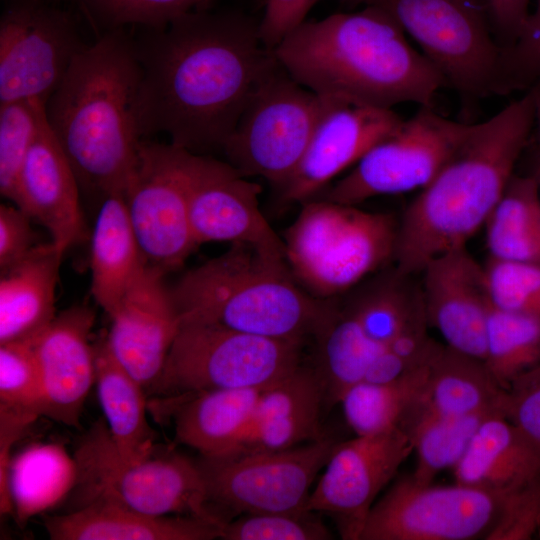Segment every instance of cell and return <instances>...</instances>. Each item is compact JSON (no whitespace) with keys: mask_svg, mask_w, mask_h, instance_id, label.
<instances>
[{"mask_svg":"<svg viewBox=\"0 0 540 540\" xmlns=\"http://www.w3.org/2000/svg\"><path fill=\"white\" fill-rule=\"evenodd\" d=\"M429 371L428 390L421 407L443 416L500 413L503 389L484 361L446 344H437L429 360Z\"/></svg>","mask_w":540,"mask_h":540,"instance_id":"obj_31","label":"cell"},{"mask_svg":"<svg viewBox=\"0 0 540 540\" xmlns=\"http://www.w3.org/2000/svg\"><path fill=\"white\" fill-rule=\"evenodd\" d=\"M302 342L181 321L153 397L269 386L301 365Z\"/></svg>","mask_w":540,"mask_h":540,"instance_id":"obj_9","label":"cell"},{"mask_svg":"<svg viewBox=\"0 0 540 540\" xmlns=\"http://www.w3.org/2000/svg\"><path fill=\"white\" fill-rule=\"evenodd\" d=\"M420 366V365H419ZM416 367L385 347L370 364L362 382L382 384L391 382Z\"/></svg>","mask_w":540,"mask_h":540,"instance_id":"obj_49","label":"cell"},{"mask_svg":"<svg viewBox=\"0 0 540 540\" xmlns=\"http://www.w3.org/2000/svg\"><path fill=\"white\" fill-rule=\"evenodd\" d=\"M505 493L397 481L371 508L359 540H472L493 526Z\"/></svg>","mask_w":540,"mask_h":540,"instance_id":"obj_15","label":"cell"},{"mask_svg":"<svg viewBox=\"0 0 540 540\" xmlns=\"http://www.w3.org/2000/svg\"><path fill=\"white\" fill-rule=\"evenodd\" d=\"M534 92V96H535V106H536V110H535V124H534V127L537 128V134H538V140H539V143H540V85L539 86H536L532 89H530ZM540 166V159H539V164H538V167Z\"/></svg>","mask_w":540,"mask_h":540,"instance_id":"obj_50","label":"cell"},{"mask_svg":"<svg viewBox=\"0 0 540 540\" xmlns=\"http://www.w3.org/2000/svg\"><path fill=\"white\" fill-rule=\"evenodd\" d=\"M532 90L491 118L472 124L438 174L398 220L393 267L420 274L432 258L466 247L484 227L527 146L535 124Z\"/></svg>","mask_w":540,"mask_h":540,"instance_id":"obj_3","label":"cell"},{"mask_svg":"<svg viewBox=\"0 0 540 540\" xmlns=\"http://www.w3.org/2000/svg\"><path fill=\"white\" fill-rule=\"evenodd\" d=\"M79 189L45 117L20 171L14 205L43 226L50 241L66 252L87 238Z\"/></svg>","mask_w":540,"mask_h":540,"instance_id":"obj_22","label":"cell"},{"mask_svg":"<svg viewBox=\"0 0 540 540\" xmlns=\"http://www.w3.org/2000/svg\"><path fill=\"white\" fill-rule=\"evenodd\" d=\"M94 23L107 30L140 25L161 28L209 0H79Z\"/></svg>","mask_w":540,"mask_h":540,"instance_id":"obj_40","label":"cell"},{"mask_svg":"<svg viewBox=\"0 0 540 540\" xmlns=\"http://www.w3.org/2000/svg\"><path fill=\"white\" fill-rule=\"evenodd\" d=\"M316 0H266L263 17L258 23L263 44L274 50L288 35L299 28Z\"/></svg>","mask_w":540,"mask_h":540,"instance_id":"obj_47","label":"cell"},{"mask_svg":"<svg viewBox=\"0 0 540 540\" xmlns=\"http://www.w3.org/2000/svg\"><path fill=\"white\" fill-rule=\"evenodd\" d=\"M324 108L294 174L280 191L285 203L317 197L402 122L392 109L322 96Z\"/></svg>","mask_w":540,"mask_h":540,"instance_id":"obj_17","label":"cell"},{"mask_svg":"<svg viewBox=\"0 0 540 540\" xmlns=\"http://www.w3.org/2000/svg\"><path fill=\"white\" fill-rule=\"evenodd\" d=\"M388 13L464 100L509 94L484 0H345Z\"/></svg>","mask_w":540,"mask_h":540,"instance_id":"obj_8","label":"cell"},{"mask_svg":"<svg viewBox=\"0 0 540 540\" xmlns=\"http://www.w3.org/2000/svg\"><path fill=\"white\" fill-rule=\"evenodd\" d=\"M499 410L540 448V363L518 375L503 389Z\"/></svg>","mask_w":540,"mask_h":540,"instance_id":"obj_45","label":"cell"},{"mask_svg":"<svg viewBox=\"0 0 540 540\" xmlns=\"http://www.w3.org/2000/svg\"><path fill=\"white\" fill-rule=\"evenodd\" d=\"M484 363L502 389L540 363V317L492 305L486 326Z\"/></svg>","mask_w":540,"mask_h":540,"instance_id":"obj_37","label":"cell"},{"mask_svg":"<svg viewBox=\"0 0 540 540\" xmlns=\"http://www.w3.org/2000/svg\"><path fill=\"white\" fill-rule=\"evenodd\" d=\"M412 451L411 438L400 426L337 443L307 511L330 515L343 539L359 540L376 497Z\"/></svg>","mask_w":540,"mask_h":540,"instance_id":"obj_16","label":"cell"},{"mask_svg":"<svg viewBox=\"0 0 540 540\" xmlns=\"http://www.w3.org/2000/svg\"><path fill=\"white\" fill-rule=\"evenodd\" d=\"M261 190L227 161L195 154L188 209L197 244L249 243L285 252L283 239L260 210Z\"/></svg>","mask_w":540,"mask_h":540,"instance_id":"obj_18","label":"cell"},{"mask_svg":"<svg viewBox=\"0 0 540 540\" xmlns=\"http://www.w3.org/2000/svg\"><path fill=\"white\" fill-rule=\"evenodd\" d=\"M270 386L156 396L148 411L159 423L172 424L177 444L204 458L222 457L236 446Z\"/></svg>","mask_w":540,"mask_h":540,"instance_id":"obj_23","label":"cell"},{"mask_svg":"<svg viewBox=\"0 0 540 540\" xmlns=\"http://www.w3.org/2000/svg\"><path fill=\"white\" fill-rule=\"evenodd\" d=\"M471 126L443 117L433 106H420L318 198L358 206L377 196L421 190L443 168Z\"/></svg>","mask_w":540,"mask_h":540,"instance_id":"obj_12","label":"cell"},{"mask_svg":"<svg viewBox=\"0 0 540 540\" xmlns=\"http://www.w3.org/2000/svg\"><path fill=\"white\" fill-rule=\"evenodd\" d=\"M536 177L538 178L539 184H540V166L537 167V170L535 172Z\"/></svg>","mask_w":540,"mask_h":540,"instance_id":"obj_51","label":"cell"},{"mask_svg":"<svg viewBox=\"0 0 540 540\" xmlns=\"http://www.w3.org/2000/svg\"><path fill=\"white\" fill-rule=\"evenodd\" d=\"M95 385L105 423L121 458L135 462L158 446L150 426L145 388L112 354L106 334L94 343Z\"/></svg>","mask_w":540,"mask_h":540,"instance_id":"obj_29","label":"cell"},{"mask_svg":"<svg viewBox=\"0 0 540 540\" xmlns=\"http://www.w3.org/2000/svg\"><path fill=\"white\" fill-rule=\"evenodd\" d=\"M135 40L143 138L204 155L221 150L251 96L278 65L258 24L236 12L192 10Z\"/></svg>","mask_w":540,"mask_h":540,"instance_id":"obj_1","label":"cell"},{"mask_svg":"<svg viewBox=\"0 0 540 540\" xmlns=\"http://www.w3.org/2000/svg\"><path fill=\"white\" fill-rule=\"evenodd\" d=\"M373 278L348 291L351 297L345 302L366 335L386 346L409 326L426 319L421 291L411 285L413 276L402 275L394 267Z\"/></svg>","mask_w":540,"mask_h":540,"instance_id":"obj_35","label":"cell"},{"mask_svg":"<svg viewBox=\"0 0 540 540\" xmlns=\"http://www.w3.org/2000/svg\"><path fill=\"white\" fill-rule=\"evenodd\" d=\"M273 52L290 76L314 93L379 108L433 106L446 86L395 19L374 6L305 21Z\"/></svg>","mask_w":540,"mask_h":540,"instance_id":"obj_2","label":"cell"},{"mask_svg":"<svg viewBox=\"0 0 540 540\" xmlns=\"http://www.w3.org/2000/svg\"><path fill=\"white\" fill-rule=\"evenodd\" d=\"M86 46L69 12L45 0H13L0 18V103L46 104Z\"/></svg>","mask_w":540,"mask_h":540,"instance_id":"obj_14","label":"cell"},{"mask_svg":"<svg viewBox=\"0 0 540 540\" xmlns=\"http://www.w3.org/2000/svg\"><path fill=\"white\" fill-rule=\"evenodd\" d=\"M429 361L382 384L360 382L342 396L344 417L356 436L379 433L400 426L425 400Z\"/></svg>","mask_w":540,"mask_h":540,"instance_id":"obj_34","label":"cell"},{"mask_svg":"<svg viewBox=\"0 0 540 540\" xmlns=\"http://www.w3.org/2000/svg\"><path fill=\"white\" fill-rule=\"evenodd\" d=\"M75 456L55 443L34 444L12 458L8 489L18 524L57 506L75 489Z\"/></svg>","mask_w":540,"mask_h":540,"instance_id":"obj_30","label":"cell"},{"mask_svg":"<svg viewBox=\"0 0 540 540\" xmlns=\"http://www.w3.org/2000/svg\"><path fill=\"white\" fill-rule=\"evenodd\" d=\"M140 80L135 40L123 28L107 30L77 55L45 104L80 188L102 198L124 195L144 140Z\"/></svg>","mask_w":540,"mask_h":540,"instance_id":"obj_4","label":"cell"},{"mask_svg":"<svg viewBox=\"0 0 540 540\" xmlns=\"http://www.w3.org/2000/svg\"><path fill=\"white\" fill-rule=\"evenodd\" d=\"M44 526L52 540H212L221 528L193 516H156L108 502L46 516Z\"/></svg>","mask_w":540,"mask_h":540,"instance_id":"obj_25","label":"cell"},{"mask_svg":"<svg viewBox=\"0 0 540 540\" xmlns=\"http://www.w3.org/2000/svg\"><path fill=\"white\" fill-rule=\"evenodd\" d=\"M531 0H484L490 26L502 48L514 43L530 14Z\"/></svg>","mask_w":540,"mask_h":540,"instance_id":"obj_48","label":"cell"},{"mask_svg":"<svg viewBox=\"0 0 540 540\" xmlns=\"http://www.w3.org/2000/svg\"><path fill=\"white\" fill-rule=\"evenodd\" d=\"M194 153L143 140L125 188L129 218L148 265L168 273L199 246L188 209Z\"/></svg>","mask_w":540,"mask_h":540,"instance_id":"obj_13","label":"cell"},{"mask_svg":"<svg viewBox=\"0 0 540 540\" xmlns=\"http://www.w3.org/2000/svg\"><path fill=\"white\" fill-rule=\"evenodd\" d=\"M443 416L421 406L400 425L411 438L417 461L411 478L418 484H431L445 469H453L467 451L477 429L490 414Z\"/></svg>","mask_w":540,"mask_h":540,"instance_id":"obj_36","label":"cell"},{"mask_svg":"<svg viewBox=\"0 0 540 540\" xmlns=\"http://www.w3.org/2000/svg\"><path fill=\"white\" fill-rule=\"evenodd\" d=\"M311 511L245 514L220 528L224 540H327L332 535Z\"/></svg>","mask_w":540,"mask_h":540,"instance_id":"obj_42","label":"cell"},{"mask_svg":"<svg viewBox=\"0 0 540 540\" xmlns=\"http://www.w3.org/2000/svg\"><path fill=\"white\" fill-rule=\"evenodd\" d=\"M165 273L148 265L110 316L106 334L114 357L145 388L158 380L179 331L181 317Z\"/></svg>","mask_w":540,"mask_h":540,"instance_id":"obj_20","label":"cell"},{"mask_svg":"<svg viewBox=\"0 0 540 540\" xmlns=\"http://www.w3.org/2000/svg\"><path fill=\"white\" fill-rule=\"evenodd\" d=\"M170 289L181 321L302 343L318 335L336 306V298H317L301 286L284 251L249 243L231 244Z\"/></svg>","mask_w":540,"mask_h":540,"instance_id":"obj_5","label":"cell"},{"mask_svg":"<svg viewBox=\"0 0 540 540\" xmlns=\"http://www.w3.org/2000/svg\"><path fill=\"white\" fill-rule=\"evenodd\" d=\"M74 456L80 506L108 502L156 516H193L224 524L209 507L199 463L172 448L126 461L100 420L82 437Z\"/></svg>","mask_w":540,"mask_h":540,"instance_id":"obj_7","label":"cell"},{"mask_svg":"<svg viewBox=\"0 0 540 540\" xmlns=\"http://www.w3.org/2000/svg\"><path fill=\"white\" fill-rule=\"evenodd\" d=\"M324 402L316 368L300 365L264 391L249 425L225 456L280 451L322 438L319 420Z\"/></svg>","mask_w":540,"mask_h":540,"instance_id":"obj_24","label":"cell"},{"mask_svg":"<svg viewBox=\"0 0 540 540\" xmlns=\"http://www.w3.org/2000/svg\"><path fill=\"white\" fill-rule=\"evenodd\" d=\"M32 219L16 205L0 206V271L25 258L39 240Z\"/></svg>","mask_w":540,"mask_h":540,"instance_id":"obj_46","label":"cell"},{"mask_svg":"<svg viewBox=\"0 0 540 540\" xmlns=\"http://www.w3.org/2000/svg\"><path fill=\"white\" fill-rule=\"evenodd\" d=\"M490 257L540 264V184L513 176L486 224Z\"/></svg>","mask_w":540,"mask_h":540,"instance_id":"obj_33","label":"cell"},{"mask_svg":"<svg viewBox=\"0 0 540 540\" xmlns=\"http://www.w3.org/2000/svg\"><path fill=\"white\" fill-rule=\"evenodd\" d=\"M317 372L325 400L339 403L344 393L362 382L375 357L386 347L371 340L352 310L340 297L330 319L315 337Z\"/></svg>","mask_w":540,"mask_h":540,"instance_id":"obj_32","label":"cell"},{"mask_svg":"<svg viewBox=\"0 0 540 540\" xmlns=\"http://www.w3.org/2000/svg\"><path fill=\"white\" fill-rule=\"evenodd\" d=\"M540 530V477L504 494L486 540H527Z\"/></svg>","mask_w":540,"mask_h":540,"instance_id":"obj_43","label":"cell"},{"mask_svg":"<svg viewBox=\"0 0 540 540\" xmlns=\"http://www.w3.org/2000/svg\"><path fill=\"white\" fill-rule=\"evenodd\" d=\"M90 246L91 293L110 317L148 266L123 194L103 198Z\"/></svg>","mask_w":540,"mask_h":540,"instance_id":"obj_28","label":"cell"},{"mask_svg":"<svg viewBox=\"0 0 540 540\" xmlns=\"http://www.w3.org/2000/svg\"><path fill=\"white\" fill-rule=\"evenodd\" d=\"M452 471L456 483L506 493L540 477V448L502 414L493 413Z\"/></svg>","mask_w":540,"mask_h":540,"instance_id":"obj_27","label":"cell"},{"mask_svg":"<svg viewBox=\"0 0 540 540\" xmlns=\"http://www.w3.org/2000/svg\"><path fill=\"white\" fill-rule=\"evenodd\" d=\"M34 340L0 344V410L36 420L42 391Z\"/></svg>","mask_w":540,"mask_h":540,"instance_id":"obj_39","label":"cell"},{"mask_svg":"<svg viewBox=\"0 0 540 540\" xmlns=\"http://www.w3.org/2000/svg\"><path fill=\"white\" fill-rule=\"evenodd\" d=\"M45 117L40 101L0 103V193L13 204L20 171Z\"/></svg>","mask_w":540,"mask_h":540,"instance_id":"obj_38","label":"cell"},{"mask_svg":"<svg viewBox=\"0 0 540 540\" xmlns=\"http://www.w3.org/2000/svg\"><path fill=\"white\" fill-rule=\"evenodd\" d=\"M336 444L322 437L280 451L201 457L210 509L224 523L229 514L307 511L311 487Z\"/></svg>","mask_w":540,"mask_h":540,"instance_id":"obj_11","label":"cell"},{"mask_svg":"<svg viewBox=\"0 0 540 540\" xmlns=\"http://www.w3.org/2000/svg\"><path fill=\"white\" fill-rule=\"evenodd\" d=\"M325 100L302 86L280 63L257 87L223 153L247 177H262L280 191L298 167Z\"/></svg>","mask_w":540,"mask_h":540,"instance_id":"obj_10","label":"cell"},{"mask_svg":"<svg viewBox=\"0 0 540 540\" xmlns=\"http://www.w3.org/2000/svg\"><path fill=\"white\" fill-rule=\"evenodd\" d=\"M484 269L494 307L540 317V264L489 257Z\"/></svg>","mask_w":540,"mask_h":540,"instance_id":"obj_41","label":"cell"},{"mask_svg":"<svg viewBox=\"0 0 540 540\" xmlns=\"http://www.w3.org/2000/svg\"><path fill=\"white\" fill-rule=\"evenodd\" d=\"M397 225L389 213L314 198L284 235L286 261L310 294L336 298L393 262Z\"/></svg>","mask_w":540,"mask_h":540,"instance_id":"obj_6","label":"cell"},{"mask_svg":"<svg viewBox=\"0 0 540 540\" xmlns=\"http://www.w3.org/2000/svg\"><path fill=\"white\" fill-rule=\"evenodd\" d=\"M95 314L77 305L56 315L34 340L38 361L41 416L78 428L85 401L95 384V350L91 331Z\"/></svg>","mask_w":540,"mask_h":540,"instance_id":"obj_21","label":"cell"},{"mask_svg":"<svg viewBox=\"0 0 540 540\" xmlns=\"http://www.w3.org/2000/svg\"><path fill=\"white\" fill-rule=\"evenodd\" d=\"M420 275L427 323L447 346L484 361L492 306L484 266L461 247L429 260Z\"/></svg>","mask_w":540,"mask_h":540,"instance_id":"obj_19","label":"cell"},{"mask_svg":"<svg viewBox=\"0 0 540 540\" xmlns=\"http://www.w3.org/2000/svg\"><path fill=\"white\" fill-rule=\"evenodd\" d=\"M64 251L49 241L0 271V344L35 339L56 317L55 293Z\"/></svg>","mask_w":540,"mask_h":540,"instance_id":"obj_26","label":"cell"},{"mask_svg":"<svg viewBox=\"0 0 540 540\" xmlns=\"http://www.w3.org/2000/svg\"><path fill=\"white\" fill-rule=\"evenodd\" d=\"M503 59L509 93L540 85V0L514 43L503 48Z\"/></svg>","mask_w":540,"mask_h":540,"instance_id":"obj_44","label":"cell"}]
</instances>
